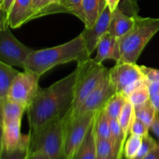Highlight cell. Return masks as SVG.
<instances>
[{
	"label": "cell",
	"instance_id": "6da1fadb",
	"mask_svg": "<svg viewBox=\"0 0 159 159\" xmlns=\"http://www.w3.org/2000/svg\"><path fill=\"white\" fill-rule=\"evenodd\" d=\"M79 69L54 82L47 88L39 89L38 93L26 109L30 126V134L52 121L63 118L71 109L74 90Z\"/></svg>",
	"mask_w": 159,
	"mask_h": 159
},
{
	"label": "cell",
	"instance_id": "7a4b0ae2",
	"mask_svg": "<svg viewBox=\"0 0 159 159\" xmlns=\"http://www.w3.org/2000/svg\"><path fill=\"white\" fill-rule=\"evenodd\" d=\"M90 56L83 37L79 34L63 44L33 50L28 56L24 70L33 71L40 78L54 67L72 61H83L90 58Z\"/></svg>",
	"mask_w": 159,
	"mask_h": 159
},
{
	"label": "cell",
	"instance_id": "3957f363",
	"mask_svg": "<svg viewBox=\"0 0 159 159\" xmlns=\"http://www.w3.org/2000/svg\"><path fill=\"white\" fill-rule=\"evenodd\" d=\"M159 31V18L135 15V24L128 33L118 39L120 62L136 64L143 50Z\"/></svg>",
	"mask_w": 159,
	"mask_h": 159
},
{
	"label": "cell",
	"instance_id": "277c9868",
	"mask_svg": "<svg viewBox=\"0 0 159 159\" xmlns=\"http://www.w3.org/2000/svg\"><path fill=\"white\" fill-rule=\"evenodd\" d=\"M65 116L47 124L33 134H29L30 152H43L50 159H66L64 151Z\"/></svg>",
	"mask_w": 159,
	"mask_h": 159
},
{
	"label": "cell",
	"instance_id": "5b68a950",
	"mask_svg": "<svg viewBox=\"0 0 159 159\" xmlns=\"http://www.w3.org/2000/svg\"><path fill=\"white\" fill-rule=\"evenodd\" d=\"M77 68L79 74L75 86L74 100L71 110L78 108L109 72V69L102 64L96 63L91 57L78 62Z\"/></svg>",
	"mask_w": 159,
	"mask_h": 159
},
{
	"label": "cell",
	"instance_id": "8992f818",
	"mask_svg": "<svg viewBox=\"0 0 159 159\" xmlns=\"http://www.w3.org/2000/svg\"><path fill=\"white\" fill-rule=\"evenodd\" d=\"M4 16L0 20V61L10 66H17L24 70L28 56L33 49L20 41L10 30Z\"/></svg>",
	"mask_w": 159,
	"mask_h": 159
},
{
	"label": "cell",
	"instance_id": "52a82bcc",
	"mask_svg": "<svg viewBox=\"0 0 159 159\" xmlns=\"http://www.w3.org/2000/svg\"><path fill=\"white\" fill-rule=\"evenodd\" d=\"M97 112L89 113L71 118L68 113L65 116L64 151L66 159H73L74 155L85 138L89 130L94 123Z\"/></svg>",
	"mask_w": 159,
	"mask_h": 159
},
{
	"label": "cell",
	"instance_id": "ba28073f",
	"mask_svg": "<svg viewBox=\"0 0 159 159\" xmlns=\"http://www.w3.org/2000/svg\"><path fill=\"white\" fill-rule=\"evenodd\" d=\"M109 76L116 93H123L126 96L146 81L141 67L137 63H116L113 68L109 69Z\"/></svg>",
	"mask_w": 159,
	"mask_h": 159
},
{
	"label": "cell",
	"instance_id": "9c48e42d",
	"mask_svg": "<svg viewBox=\"0 0 159 159\" xmlns=\"http://www.w3.org/2000/svg\"><path fill=\"white\" fill-rule=\"evenodd\" d=\"M39 77L29 70H24L16 77L9 90L7 99L28 108L40 89Z\"/></svg>",
	"mask_w": 159,
	"mask_h": 159
},
{
	"label": "cell",
	"instance_id": "30bf717a",
	"mask_svg": "<svg viewBox=\"0 0 159 159\" xmlns=\"http://www.w3.org/2000/svg\"><path fill=\"white\" fill-rule=\"evenodd\" d=\"M116 93V90L110 81L108 72L78 108L68 112V116L75 118L89 113L98 112L103 108L107 101Z\"/></svg>",
	"mask_w": 159,
	"mask_h": 159
},
{
	"label": "cell",
	"instance_id": "8fae6325",
	"mask_svg": "<svg viewBox=\"0 0 159 159\" xmlns=\"http://www.w3.org/2000/svg\"><path fill=\"white\" fill-rule=\"evenodd\" d=\"M112 13V10L108 5H107L95 24L91 27H85L80 34L85 40L86 49L90 55L96 50L99 41L102 36L109 31Z\"/></svg>",
	"mask_w": 159,
	"mask_h": 159
},
{
	"label": "cell",
	"instance_id": "7c38bea8",
	"mask_svg": "<svg viewBox=\"0 0 159 159\" xmlns=\"http://www.w3.org/2000/svg\"><path fill=\"white\" fill-rule=\"evenodd\" d=\"M1 152H8L17 148L24 139L21 134V120L1 122Z\"/></svg>",
	"mask_w": 159,
	"mask_h": 159
},
{
	"label": "cell",
	"instance_id": "4fadbf2b",
	"mask_svg": "<svg viewBox=\"0 0 159 159\" xmlns=\"http://www.w3.org/2000/svg\"><path fill=\"white\" fill-rule=\"evenodd\" d=\"M111 59L119 63L120 61V52L118 39L112 36L110 32H107L100 40L96 48V55L93 60L96 63L102 64V61Z\"/></svg>",
	"mask_w": 159,
	"mask_h": 159
},
{
	"label": "cell",
	"instance_id": "5bb4252c",
	"mask_svg": "<svg viewBox=\"0 0 159 159\" xmlns=\"http://www.w3.org/2000/svg\"><path fill=\"white\" fill-rule=\"evenodd\" d=\"M32 3L33 0H16L7 16V22L11 28L16 29L30 22Z\"/></svg>",
	"mask_w": 159,
	"mask_h": 159
},
{
	"label": "cell",
	"instance_id": "9a60e30c",
	"mask_svg": "<svg viewBox=\"0 0 159 159\" xmlns=\"http://www.w3.org/2000/svg\"><path fill=\"white\" fill-rule=\"evenodd\" d=\"M135 15L127 16L118 6L112 13L111 21L109 28L110 34L117 39L125 35L134 26Z\"/></svg>",
	"mask_w": 159,
	"mask_h": 159
},
{
	"label": "cell",
	"instance_id": "2e32d148",
	"mask_svg": "<svg viewBox=\"0 0 159 159\" xmlns=\"http://www.w3.org/2000/svg\"><path fill=\"white\" fill-rule=\"evenodd\" d=\"M107 5L106 0H82L85 27H91L95 24Z\"/></svg>",
	"mask_w": 159,
	"mask_h": 159
},
{
	"label": "cell",
	"instance_id": "e0dca14e",
	"mask_svg": "<svg viewBox=\"0 0 159 159\" xmlns=\"http://www.w3.org/2000/svg\"><path fill=\"white\" fill-rule=\"evenodd\" d=\"M73 159H97L94 123L89 130L83 142L75 154Z\"/></svg>",
	"mask_w": 159,
	"mask_h": 159
},
{
	"label": "cell",
	"instance_id": "ac0fdd59",
	"mask_svg": "<svg viewBox=\"0 0 159 159\" xmlns=\"http://www.w3.org/2000/svg\"><path fill=\"white\" fill-rule=\"evenodd\" d=\"M20 72L12 66L0 61V102L7 99L9 89Z\"/></svg>",
	"mask_w": 159,
	"mask_h": 159
},
{
	"label": "cell",
	"instance_id": "d6986e66",
	"mask_svg": "<svg viewBox=\"0 0 159 159\" xmlns=\"http://www.w3.org/2000/svg\"><path fill=\"white\" fill-rule=\"evenodd\" d=\"M0 109H1V122L17 120H22L23 113L26 111V108L24 106L7 99L0 102Z\"/></svg>",
	"mask_w": 159,
	"mask_h": 159
},
{
	"label": "cell",
	"instance_id": "ffe728a7",
	"mask_svg": "<svg viewBox=\"0 0 159 159\" xmlns=\"http://www.w3.org/2000/svg\"><path fill=\"white\" fill-rule=\"evenodd\" d=\"M135 118H136V115H135L134 105L127 98V100L118 119L126 139H127V137L130 134L132 124Z\"/></svg>",
	"mask_w": 159,
	"mask_h": 159
},
{
	"label": "cell",
	"instance_id": "44dd1931",
	"mask_svg": "<svg viewBox=\"0 0 159 159\" xmlns=\"http://www.w3.org/2000/svg\"><path fill=\"white\" fill-rule=\"evenodd\" d=\"M134 108L136 117L142 120L151 128V126L159 115V112L151 102V99L141 105L135 106Z\"/></svg>",
	"mask_w": 159,
	"mask_h": 159
},
{
	"label": "cell",
	"instance_id": "7402d4cb",
	"mask_svg": "<svg viewBox=\"0 0 159 159\" xmlns=\"http://www.w3.org/2000/svg\"><path fill=\"white\" fill-rule=\"evenodd\" d=\"M127 98L123 93H116L107 101L103 109L110 119H119Z\"/></svg>",
	"mask_w": 159,
	"mask_h": 159
},
{
	"label": "cell",
	"instance_id": "603a6c76",
	"mask_svg": "<svg viewBox=\"0 0 159 159\" xmlns=\"http://www.w3.org/2000/svg\"><path fill=\"white\" fill-rule=\"evenodd\" d=\"M96 146L97 158H106L118 154L124 155V153L116 147V144L110 138L96 136Z\"/></svg>",
	"mask_w": 159,
	"mask_h": 159
},
{
	"label": "cell",
	"instance_id": "cb8c5ba5",
	"mask_svg": "<svg viewBox=\"0 0 159 159\" xmlns=\"http://www.w3.org/2000/svg\"><path fill=\"white\" fill-rule=\"evenodd\" d=\"M94 126L96 136L110 138V118L103 108L99 110L96 113Z\"/></svg>",
	"mask_w": 159,
	"mask_h": 159
},
{
	"label": "cell",
	"instance_id": "d4e9b609",
	"mask_svg": "<svg viewBox=\"0 0 159 159\" xmlns=\"http://www.w3.org/2000/svg\"><path fill=\"white\" fill-rule=\"evenodd\" d=\"M30 137L26 134L23 142L17 148L8 152H1V159H27L29 157Z\"/></svg>",
	"mask_w": 159,
	"mask_h": 159
},
{
	"label": "cell",
	"instance_id": "484cf974",
	"mask_svg": "<svg viewBox=\"0 0 159 159\" xmlns=\"http://www.w3.org/2000/svg\"><path fill=\"white\" fill-rule=\"evenodd\" d=\"M127 99L135 106L141 105L150 100L151 93L149 91L148 82H144L134 89L128 95Z\"/></svg>",
	"mask_w": 159,
	"mask_h": 159
},
{
	"label": "cell",
	"instance_id": "4316f807",
	"mask_svg": "<svg viewBox=\"0 0 159 159\" xmlns=\"http://www.w3.org/2000/svg\"><path fill=\"white\" fill-rule=\"evenodd\" d=\"M143 138L138 135L130 134L124 144V157L125 159H133L136 156L142 144Z\"/></svg>",
	"mask_w": 159,
	"mask_h": 159
},
{
	"label": "cell",
	"instance_id": "83f0119b",
	"mask_svg": "<svg viewBox=\"0 0 159 159\" xmlns=\"http://www.w3.org/2000/svg\"><path fill=\"white\" fill-rule=\"evenodd\" d=\"M158 144L156 142V141L152 137H151L150 135L144 137V138H143L142 144H141V146L140 148L139 151H138V154L133 159H144L152 149L155 148Z\"/></svg>",
	"mask_w": 159,
	"mask_h": 159
},
{
	"label": "cell",
	"instance_id": "f1b7e54d",
	"mask_svg": "<svg viewBox=\"0 0 159 159\" xmlns=\"http://www.w3.org/2000/svg\"><path fill=\"white\" fill-rule=\"evenodd\" d=\"M68 13L77 16L82 22H85L83 11H82V0H66Z\"/></svg>",
	"mask_w": 159,
	"mask_h": 159
},
{
	"label": "cell",
	"instance_id": "f546056e",
	"mask_svg": "<svg viewBox=\"0 0 159 159\" xmlns=\"http://www.w3.org/2000/svg\"><path fill=\"white\" fill-rule=\"evenodd\" d=\"M149 130H150V128L147 124H145L142 120L136 117L134 120L133 124H132L130 134L138 135L141 138H144V137H147L149 135Z\"/></svg>",
	"mask_w": 159,
	"mask_h": 159
},
{
	"label": "cell",
	"instance_id": "4dcf8cb0",
	"mask_svg": "<svg viewBox=\"0 0 159 159\" xmlns=\"http://www.w3.org/2000/svg\"><path fill=\"white\" fill-rule=\"evenodd\" d=\"M141 71L144 76L146 82H159V70L155 68H149L145 65H140Z\"/></svg>",
	"mask_w": 159,
	"mask_h": 159
},
{
	"label": "cell",
	"instance_id": "1f68e13d",
	"mask_svg": "<svg viewBox=\"0 0 159 159\" xmlns=\"http://www.w3.org/2000/svg\"><path fill=\"white\" fill-rule=\"evenodd\" d=\"M16 0H0V10L1 15L4 16L7 20V16L13 6Z\"/></svg>",
	"mask_w": 159,
	"mask_h": 159
},
{
	"label": "cell",
	"instance_id": "d6a6232c",
	"mask_svg": "<svg viewBox=\"0 0 159 159\" xmlns=\"http://www.w3.org/2000/svg\"><path fill=\"white\" fill-rule=\"evenodd\" d=\"M48 1H49V0H33L32 14H31L30 18V21L32 20L33 16H34L35 14H37L39 11L41 10L43 8H44L45 6L48 5Z\"/></svg>",
	"mask_w": 159,
	"mask_h": 159
},
{
	"label": "cell",
	"instance_id": "836d02e7",
	"mask_svg": "<svg viewBox=\"0 0 159 159\" xmlns=\"http://www.w3.org/2000/svg\"><path fill=\"white\" fill-rule=\"evenodd\" d=\"M27 159H50L48 155L41 152H30Z\"/></svg>",
	"mask_w": 159,
	"mask_h": 159
},
{
	"label": "cell",
	"instance_id": "e575fe53",
	"mask_svg": "<svg viewBox=\"0 0 159 159\" xmlns=\"http://www.w3.org/2000/svg\"><path fill=\"white\" fill-rule=\"evenodd\" d=\"M144 159H159V144L148 154Z\"/></svg>",
	"mask_w": 159,
	"mask_h": 159
},
{
	"label": "cell",
	"instance_id": "d590c367",
	"mask_svg": "<svg viewBox=\"0 0 159 159\" xmlns=\"http://www.w3.org/2000/svg\"><path fill=\"white\" fill-rule=\"evenodd\" d=\"M148 85L151 96H152V95L155 94V93L159 92V82H149V83H148Z\"/></svg>",
	"mask_w": 159,
	"mask_h": 159
},
{
	"label": "cell",
	"instance_id": "8d00e7d4",
	"mask_svg": "<svg viewBox=\"0 0 159 159\" xmlns=\"http://www.w3.org/2000/svg\"><path fill=\"white\" fill-rule=\"evenodd\" d=\"M150 129L152 130V132H153V133L159 138V115L157 116L155 120L154 121V123L152 124V125L151 126Z\"/></svg>",
	"mask_w": 159,
	"mask_h": 159
},
{
	"label": "cell",
	"instance_id": "74e56055",
	"mask_svg": "<svg viewBox=\"0 0 159 159\" xmlns=\"http://www.w3.org/2000/svg\"><path fill=\"white\" fill-rule=\"evenodd\" d=\"M151 102H152L155 107L156 108V110L159 112V92L158 93H155V94L151 96Z\"/></svg>",
	"mask_w": 159,
	"mask_h": 159
},
{
	"label": "cell",
	"instance_id": "f35d334b",
	"mask_svg": "<svg viewBox=\"0 0 159 159\" xmlns=\"http://www.w3.org/2000/svg\"><path fill=\"white\" fill-rule=\"evenodd\" d=\"M120 1V0H106L107 5H108L109 7L110 8L112 12H113V11L119 6Z\"/></svg>",
	"mask_w": 159,
	"mask_h": 159
},
{
	"label": "cell",
	"instance_id": "ab89813d",
	"mask_svg": "<svg viewBox=\"0 0 159 159\" xmlns=\"http://www.w3.org/2000/svg\"><path fill=\"white\" fill-rule=\"evenodd\" d=\"M123 157H124V155L118 154V155H112V156L106 157V158H97V159H123Z\"/></svg>",
	"mask_w": 159,
	"mask_h": 159
}]
</instances>
